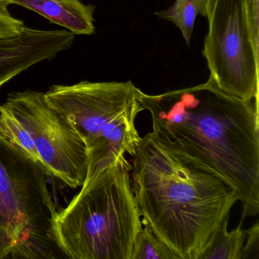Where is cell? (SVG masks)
<instances>
[{
    "label": "cell",
    "instance_id": "7c38bea8",
    "mask_svg": "<svg viewBox=\"0 0 259 259\" xmlns=\"http://www.w3.org/2000/svg\"><path fill=\"white\" fill-rule=\"evenodd\" d=\"M144 225L135 239L130 259H180L149 226Z\"/></svg>",
    "mask_w": 259,
    "mask_h": 259
},
{
    "label": "cell",
    "instance_id": "2e32d148",
    "mask_svg": "<svg viewBox=\"0 0 259 259\" xmlns=\"http://www.w3.org/2000/svg\"><path fill=\"white\" fill-rule=\"evenodd\" d=\"M0 231H2V230H1V229H0Z\"/></svg>",
    "mask_w": 259,
    "mask_h": 259
},
{
    "label": "cell",
    "instance_id": "30bf717a",
    "mask_svg": "<svg viewBox=\"0 0 259 259\" xmlns=\"http://www.w3.org/2000/svg\"><path fill=\"white\" fill-rule=\"evenodd\" d=\"M229 218L215 230L198 259H241L246 232L242 222L234 230H228Z\"/></svg>",
    "mask_w": 259,
    "mask_h": 259
},
{
    "label": "cell",
    "instance_id": "8fae6325",
    "mask_svg": "<svg viewBox=\"0 0 259 259\" xmlns=\"http://www.w3.org/2000/svg\"><path fill=\"white\" fill-rule=\"evenodd\" d=\"M207 0H176L166 10L155 13L160 19L174 23L183 34L187 46H190L197 16H207Z\"/></svg>",
    "mask_w": 259,
    "mask_h": 259
},
{
    "label": "cell",
    "instance_id": "9c48e42d",
    "mask_svg": "<svg viewBox=\"0 0 259 259\" xmlns=\"http://www.w3.org/2000/svg\"><path fill=\"white\" fill-rule=\"evenodd\" d=\"M0 142L24 160L37 166L46 175L41 159L29 133L4 104H0Z\"/></svg>",
    "mask_w": 259,
    "mask_h": 259
},
{
    "label": "cell",
    "instance_id": "277c9868",
    "mask_svg": "<svg viewBox=\"0 0 259 259\" xmlns=\"http://www.w3.org/2000/svg\"><path fill=\"white\" fill-rule=\"evenodd\" d=\"M142 93L131 81L54 84L45 92L47 103L76 128L85 143L84 183L135 154L142 139L136 119L145 110Z\"/></svg>",
    "mask_w": 259,
    "mask_h": 259
},
{
    "label": "cell",
    "instance_id": "ba28073f",
    "mask_svg": "<svg viewBox=\"0 0 259 259\" xmlns=\"http://www.w3.org/2000/svg\"><path fill=\"white\" fill-rule=\"evenodd\" d=\"M12 4L31 10L75 35L95 33V7L80 0H13Z\"/></svg>",
    "mask_w": 259,
    "mask_h": 259
},
{
    "label": "cell",
    "instance_id": "8992f818",
    "mask_svg": "<svg viewBox=\"0 0 259 259\" xmlns=\"http://www.w3.org/2000/svg\"><path fill=\"white\" fill-rule=\"evenodd\" d=\"M45 175L0 142V229L12 245L11 258H55L51 236L56 212Z\"/></svg>",
    "mask_w": 259,
    "mask_h": 259
},
{
    "label": "cell",
    "instance_id": "3957f363",
    "mask_svg": "<svg viewBox=\"0 0 259 259\" xmlns=\"http://www.w3.org/2000/svg\"><path fill=\"white\" fill-rule=\"evenodd\" d=\"M128 160L107 166L51 219V236L70 259H130L142 222Z\"/></svg>",
    "mask_w": 259,
    "mask_h": 259
},
{
    "label": "cell",
    "instance_id": "5bb4252c",
    "mask_svg": "<svg viewBox=\"0 0 259 259\" xmlns=\"http://www.w3.org/2000/svg\"><path fill=\"white\" fill-rule=\"evenodd\" d=\"M246 232V243L242 248L241 259H258L259 251V227L256 223Z\"/></svg>",
    "mask_w": 259,
    "mask_h": 259
},
{
    "label": "cell",
    "instance_id": "52a82bcc",
    "mask_svg": "<svg viewBox=\"0 0 259 259\" xmlns=\"http://www.w3.org/2000/svg\"><path fill=\"white\" fill-rule=\"evenodd\" d=\"M3 104L29 133L47 177L72 189L81 187L89 163L85 143L76 128L47 103L45 93L13 92Z\"/></svg>",
    "mask_w": 259,
    "mask_h": 259
},
{
    "label": "cell",
    "instance_id": "7a4b0ae2",
    "mask_svg": "<svg viewBox=\"0 0 259 259\" xmlns=\"http://www.w3.org/2000/svg\"><path fill=\"white\" fill-rule=\"evenodd\" d=\"M142 104L152 122L235 189L243 217L258 214V101L227 95L208 79L161 95L143 92Z\"/></svg>",
    "mask_w": 259,
    "mask_h": 259
},
{
    "label": "cell",
    "instance_id": "4fadbf2b",
    "mask_svg": "<svg viewBox=\"0 0 259 259\" xmlns=\"http://www.w3.org/2000/svg\"><path fill=\"white\" fill-rule=\"evenodd\" d=\"M9 6L5 0H0V37L18 35L26 26L22 21L12 16Z\"/></svg>",
    "mask_w": 259,
    "mask_h": 259
},
{
    "label": "cell",
    "instance_id": "5b68a950",
    "mask_svg": "<svg viewBox=\"0 0 259 259\" xmlns=\"http://www.w3.org/2000/svg\"><path fill=\"white\" fill-rule=\"evenodd\" d=\"M203 57L227 95L258 101L259 0H207Z\"/></svg>",
    "mask_w": 259,
    "mask_h": 259
},
{
    "label": "cell",
    "instance_id": "9a60e30c",
    "mask_svg": "<svg viewBox=\"0 0 259 259\" xmlns=\"http://www.w3.org/2000/svg\"><path fill=\"white\" fill-rule=\"evenodd\" d=\"M5 1H7V2L10 5H11V2L13 1V0H5Z\"/></svg>",
    "mask_w": 259,
    "mask_h": 259
},
{
    "label": "cell",
    "instance_id": "6da1fadb",
    "mask_svg": "<svg viewBox=\"0 0 259 259\" xmlns=\"http://www.w3.org/2000/svg\"><path fill=\"white\" fill-rule=\"evenodd\" d=\"M132 160V188L142 224L180 259H198L238 201L235 189L183 151L157 124Z\"/></svg>",
    "mask_w": 259,
    "mask_h": 259
}]
</instances>
